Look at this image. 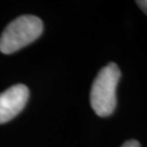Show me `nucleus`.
I'll return each mask as SVG.
<instances>
[{"instance_id": "obj_3", "label": "nucleus", "mask_w": 147, "mask_h": 147, "mask_svg": "<svg viewBox=\"0 0 147 147\" xmlns=\"http://www.w3.org/2000/svg\"><path fill=\"white\" fill-rule=\"evenodd\" d=\"M30 90L25 85L16 84L0 94V124L16 117L26 105Z\"/></svg>"}, {"instance_id": "obj_5", "label": "nucleus", "mask_w": 147, "mask_h": 147, "mask_svg": "<svg viewBox=\"0 0 147 147\" xmlns=\"http://www.w3.org/2000/svg\"><path fill=\"white\" fill-rule=\"evenodd\" d=\"M136 5L141 8V10L147 16V0H137Z\"/></svg>"}, {"instance_id": "obj_2", "label": "nucleus", "mask_w": 147, "mask_h": 147, "mask_svg": "<svg viewBox=\"0 0 147 147\" xmlns=\"http://www.w3.org/2000/svg\"><path fill=\"white\" fill-rule=\"evenodd\" d=\"M44 25L35 16L16 18L5 28L0 37V51L5 55L13 53L35 42L42 35Z\"/></svg>"}, {"instance_id": "obj_4", "label": "nucleus", "mask_w": 147, "mask_h": 147, "mask_svg": "<svg viewBox=\"0 0 147 147\" xmlns=\"http://www.w3.org/2000/svg\"><path fill=\"white\" fill-rule=\"evenodd\" d=\"M121 147H141V144L137 142L136 140H130V141L123 143Z\"/></svg>"}, {"instance_id": "obj_1", "label": "nucleus", "mask_w": 147, "mask_h": 147, "mask_svg": "<svg viewBox=\"0 0 147 147\" xmlns=\"http://www.w3.org/2000/svg\"><path fill=\"white\" fill-rule=\"evenodd\" d=\"M121 79V71L115 62L108 63L95 78L90 89V105L97 116L107 118L117 107V87Z\"/></svg>"}]
</instances>
